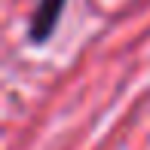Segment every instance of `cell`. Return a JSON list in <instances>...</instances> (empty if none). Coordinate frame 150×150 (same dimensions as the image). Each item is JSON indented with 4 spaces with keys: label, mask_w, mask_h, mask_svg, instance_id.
I'll return each mask as SVG.
<instances>
[{
    "label": "cell",
    "mask_w": 150,
    "mask_h": 150,
    "mask_svg": "<svg viewBox=\"0 0 150 150\" xmlns=\"http://www.w3.org/2000/svg\"><path fill=\"white\" fill-rule=\"evenodd\" d=\"M64 9V0H40L37 12L31 18V37L34 40H46L58 25V16Z\"/></svg>",
    "instance_id": "cell-1"
}]
</instances>
